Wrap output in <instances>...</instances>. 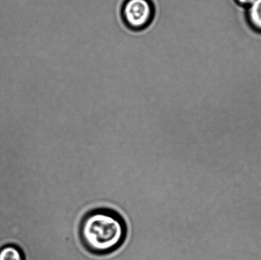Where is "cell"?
<instances>
[{"label":"cell","instance_id":"6da1fadb","mask_svg":"<svg viewBox=\"0 0 261 260\" xmlns=\"http://www.w3.org/2000/svg\"><path fill=\"white\" fill-rule=\"evenodd\" d=\"M126 221L113 209L94 208L84 215L79 226L82 244L94 255H108L119 250L127 238Z\"/></svg>","mask_w":261,"mask_h":260},{"label":"cell","instance_id":"7a4b0ae2","mask_svg":"<svg viewBox=\"0 0 261 260\" xmlns=\"http://www.w3.org/2000/svg\"><path fill=\"white\" fill-rule=\"evenodd\" d=\"M153 16L154 7L150 0H125L122 5V22L134 32L145 29L152 21Z\"/></svg>","mask_w":261,"mask_h":260},{"label":"cell","instance_id":"3957f363","mask_svg":"<svg viewBox=\"0 0 261 260\" xmlns=\"http://www.w3.org/2000/svg\"><path fill=\"white\" fill-rule=\"evenodd\" d=\"M246 9L247 19L250 26L261 33V0H254Z\"/></svg>","mask_w":261,"mask_h":260},{"label":"cell","instance_id":"277c9868","mask_svg":"<svg viewBox=\"0 0 261 260\" xmlns=\"http://www.w3.org/2000/svg\"><path fill=\"white\" fill-rule=\"evenodd\" d=\"M0 260H25V258L19 247L7 244L0 249Z\"/></svg>","mask_w":261,"mask_h":260},{"label":"cell","instance_id":"5b68a950","mask_svg":"<svg viewBox=\"0 0 261 260\" xmlns=\"http://www.w3.org/2000/svg\"><path fill=\"white\" fill-rule=\"evenodd\" d=\"M254 0H234L237 4L244 7H247L252 4Z\"/></svg>","mask_w":261,"mask_h":260}]
</instances>
